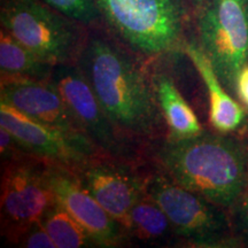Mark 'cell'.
I'll return each mask as SVG.
<instances>
[{
	"label": "cell",
	"instance_id": "obj_23",
	"mask_svg": "<svg viewBox=\"0 0 248 248\" xmlns=\"http://www.w3.org/2000/svg\"><path fill=\"white\" fill-rule=\"evenodd\" d=\"M247 192H248V191H247Z\"/></svg>",
	"mask_w": 248,
	"mask_h": 248
},
{
	"label": "cell",
	"instance_id": "obj_6",
	"mask_svg": "<svg viewBox=\"0 0 248 248\" xmlns=\"http://www.w3.org/2000/svg\"><path fill=\"white\" fill-rule=\"evenodd\" d=\"M192 28V37L235 98V80L248 64V0H201Z\"/></svg>",
	"mask_w": 248,
	"mask_h": 248
},
{
	"label": "cell",
	"instance_id": "obj_17",
	"mask_svg": "<svg viewBox=\"0 0 248 248\" xmlns=\"http://www.w3.org/2000/svg\"><path fill=\"white\" fill-rule=\"evenodd\" d=\"M44 225L57 248H92L93 240L82 225L57 203L43 217Z\"/></svg>",
	"mask_w": 248,
	"mask_h": 248
},
{
	"label": "cell",
	"instance_id": "obj_20",
	"mask_svg": "<svg viewBox=\"0 0 248 248\" xmlns=\"http://www.w3.org/2000/svg\"><path fill=\"white\" fill-rule=\"evenodd\" d=\"M231 214L235 219V225L243 237L248 241V192L238 201L231 210Z\"/></svg>",
	"mask_w": 248,
	"mask_h": 248
},
{
	"label": "cell",
	"instance_id": "obj_2",
	"mask_svg": "<svg viewBox=\"0 0 248 248\" xmlns=\"http://www.w3.org/2000/svg\"><path fill=\"white\" fill-rule=\"evenodd\" d=\"M150 148L155 168L230 212L248 191V144L230 133L166 136Z\"/></svg>",
	"mask_w": 248,
	"mask_h": 248
},
{
	"label": "cell",
	"instance_id": "obj_18",
	"mask_svg": "<svg viewBox=\"0 0 248 248\" xmlns=\"http://www.w3.org/2000/svg\"><path fill=\"white\" fill-rule=\"evenodd\" d=\"M49 7L82 23L89 29L104 28V22L94 0H42Z\"/></svg>",
	"mask_w": 248,
	"mask_h": 248
},
{
	"label": "cell",
	"instance_id": "obj_9",
	"mask_svg": "<svg viewBox=\"0 0 248 248\" xmlns=\"http://www.w3.org/2000/svg\"><path fill=\"white\" fill-rule=\"evenodd\" d=\"M0 125L17 139L27 154L73 170L79 169L95 155L104 154L88 137L40 123L1 100Z\"/></svg>",
	"mask_w": 248,
	"mask_h": 248
},
{
	"label": "cell",
	"instance_id": "obj_3",
	"mask_svg": "<svg viewBox=\"0 0 248 248\" xmlns=\"http://www.w3.org/2000/svg\"><path fill=\"white\" fill-rule=\"evenodd\" d=\"M104 28L146 62L184 53L191 36L190 0H94Z\"/></svg>",
	"mask_w": 248,
	"mask_h": 248
},
{
	"label": "cell",
	"instance_id": "obj_19",
	"mask_svg": "<svg viewBox=\"0 0 248 248\" xmlns=\"http://www.w3.org/2000/svg\"><path fill=\"white\" fill-rule=\"evenodd\" d=\"M14 246L23 248H57L42 222H37L28 228L18 237Z\"/></svg>",
	"mask_w": 248,
	"mask_h": 248
},
{
	"label": "cell",
	"instance_id": "obj_12",
	"mask_svg": "<svg viewBox=\"0 0 248 248\" xmlns=\"http://www.w3.org/2000/svg\"><path fill=\"white\" fill-rule=\"evenodd\" d=\"M0 100L40 123L69 135L86 137L51 79L1 77Z\"/></svg>",
	"mask_w": 248,
	"mask_h": 248
},
{
	"label": "cell",
	"instance_id": "obj_7",
	"mask_svg": "<svg viewBox=\"0 0 248 248\" xmlns=\"http://www.w3.org/2000/svg\"><path fill=\"white\" fill-rule=\"evenodd\" d=\"M1 163V235L14 246L58 201L46 177V161L24 154Z\"/></svg>",
	"mask_w": 248,
	"mask_h": 248
},
{
	"label": "cell",
	"instance_id": "obj_13",
	"mask_svg": "<svg viewBox=\"0 0 248 248\" xmlns=\"http://www.w3.org/2000/svg\"><path fill=\"white\" fill-rule=\"evenodd\" d=\"M184 54L190 59L201 77L209 100V122L216 132L238 131L247 119L246 107L228 91L193 37L184 46Z\"/></svg>",
	"mask_w": 248,
	"mask_h": 248
},
{
	"label": "cell",
	"instance_id": "obj_16",
	"mask_svg": "<svg viewBox=\"0 0 248 248\" xmlns=\"http://www.w3.org/2000/svg\"><path fill=\"white\" fill-rule=\"evenodd\" d=\"M54 68L55 64L33 53L1 28L0 31L1 77L49 80Z\"/></svg>",
	"mask_w": 248,
	"mask_h": 248
},
{
	"label": "cell",
	"instance_id": "obj_21",
	"mask_svg": "<svg viewBox=\"0 0 248 248\" xmlns=\"http://www.w3.org/2000/svg\"><path fill=\"white\" fill-rule=\"evenodd\" d=\"M235 98L248 109V64L240 70L235 80Z\"/></svg>",
	"mask_w": 248,
	"mask_h": 248
},
{
	"label": "cell",
	"instance_id": "obj_15",
	"mask_svg": "<svg viewBox=\"0 0 248 248\" xmlns=\"http://www.w3.org/2000/svg\"><path fill=\"white\" fill-rule=\"evenodd\" d=\"M125 229L131 240L155 246H181L168 216L147 194L130 209Z\"/></svg>",
	"mask_w": 248,
	"mask_h": 248
},
{
	"label": "cell",
	"instance_id": "obj_11",
	"mask_svg": "<svg viewBox=\"0 0 248 248\" xmlns=\"http://www.w3.org/2000/svg\"><path fill=\"white\" fill-rule=\"evenodd\" d=\"M45 170L58 203L84 228L95 247L116 248L131 243L126 229L93 198L75 170L49 162Z\"/></svg>",
	"mask_w": 248,
	"mask_h": 248
},
{
	"label": "cell",
	"instance_id": "obj_8",
	"mask_svg": "<svg viewBox=\"0 0 248 248\" xmlns=\"http://www.w3.org/2000/svg\"><path fill=\"white\" fill-rule=\"evenodd\" d=\"M51 82L60 92L79 128L101 153L137 160L138 153L120 137L76 63L57 64Z\"/></svg>",
	"mask_w": 248,
	"mask_h": 248
},
{
	"label": "cell",
	"instance_id": "obj_5",
	"mask_svg": "<svg viewBox=\"0 0 248 248\" xmlns=\"http://www.w3.org/2000/svg\"><path fill=\"white\" fill-rule=\"evenodd\" d=\"M145 192L168 216L179 241L193 247H234L230 210L177 184L159 169L146 173Z\"/></svg>",
	"mask_w": 248,
	"mask_h": 248
},
{
	"label": "cell",
	"instance_id": "obj_14",
	"mask_svg": "<svg viewBox=\"0 0 248 248\" xmlns=\"http://www.w3.org/2000/svg\"><path fill=\"white\" fill-rule=\"evenodd\" d=\"M152 83L168 130V137L187 138L204 131L194 110L183 97L171 76L164 71L156 70L152 74Z\"/></svg>",
	"mask_w": 248,
	"mask_h": 248
},
{
	"label": "cell",
	"instance_id": "obj_4",
	"mask_svg": "<svg viewBox=\"0 0 248 248\" xmlns=\"http://www.w3.org/2000/svg\"><path fill=\"white\" fill-rule=\"evenodd\" d=\"M1 28L44 60L76 63L89 28L42 0H0Z\"/></svg>",
	"mask_w": 248,
	"mask_h": 248
},
{
	"label": "cell",
	"instance_id": "obj_1",
	"mask_svg": "<svg viewBox=\"0 0 248 248\" xmlns=\"http://www.w3.org/2000/svg\"><path fill=\"white\" fill-rule=\"evenodd\" d=\"M76 64L120 137L137 153L162 139L167 130L146 61L105 28L89 29Z\"/></svg>",
	"mask_w": 248,
	"mask_h": 248
},
{
	"label": "cell",
	"instance_id": "obj_10",
	"mask_svg": "<svg viewBox=\"0 0 248 248\" xmlns=\"http://www.w3.org/2000/svg\"><path fill=\"white\" fill-rule=\"evenodd\" d=\"M136 161L99 154L75 170L83 186L124 228L130 209L146 195V173Z\"/></svg>",
	"mask_w": 248,
	"mask_h": 248
},
{
	"label": "cell",
	"instance_id": "obj_22",
	"mask_svg": "<svg viewBox=\"0 0 248 248\" xmlns=\"http://www.w3.org/2000/svg\"><path fill=\"white\" fill-rule=\"evenodd\" d=\"M190 1H191V4H192V6H193V9H194L198 5H199V2L201 1V0H190Z\"/></svg>",
	"mask_w": 248,
	"mask_h": 248
}]
</instances>
